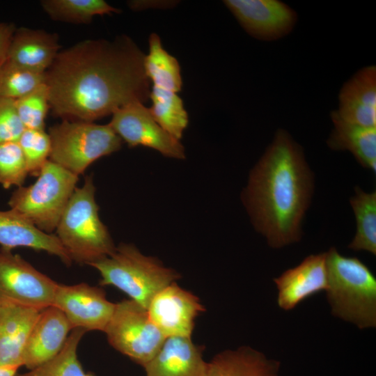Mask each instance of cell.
Returning <instances> with one entry per match:
<instances>
[{
  "instance_id": "cell-1",
  "label": "cell",
  "mask_w": 376,
  "mask_h": 376,
  "mask_svg": "<svg viewBox=\"0 0 376 376\" xmlns=\"http://www.w3.org/2000/svg\"><path fill=\"white\" fill-rule=\"evenodd\" d=\"M145 54L128 36L86 40L59 52L46 71L50 109L70 121L92 122L148 101Z\"/></svg>"
},
{
  "instance_id": "cell-2",
  "label": "cell",
  "mask_w": 376,
  "mask_h": 376,
  "mask_svg": "<svg viewBox=\"0 0 376 376\" xmlns=\"http://www.w3.org/2000/svg\"><path fill=\"white\" fill-rule=\"evenodd\" d=\"M313 182L302 148L286 130L279 129L251 171L244 193L252 223L270 246L300 240Z\"/></svg>"
},
{
  "instance_id": "cell-3",
  "label": "cell",
  "mask_w": 376,
  "mask_h": 376,
  "mask_svg": "<svg viewBox=\"0 0 376 376\" xmlns=\"http://www.w3.org/2000/svg\"><path fill=\"white\" fill-rule=\"evenodd\" d=\"M91 176L76 187L61 215L55 235L72 261L90 265L110 256L116 246L99 216Z\"/></svg>"
},
{
  "instance_id": "cell-4",
  "label": "cell",
  "mask_w": 376,
  "mask_h": 376,
  "mask_svg": "<svg viewBox=\"0 0 376 376\" xmlns=\"http://www.w3.org/2000/svg\"><path fill=\"white\" fill-rule=\"evenodd\" d=\"M327 253V297L332 314L359 329L376 326V279L356 257L340 254L335 247Z\"/></svg>"
},
{
  "instance_id": "cell-5",
  "label": "cell",
  "mask_w": 376,
  "mask_h": 376,
  "mask_svg": "<svg viewBox=\"0 0 376 376\" xmlns=\"http://www.w3.org/2000/svg\"><path fill=\"white\" fill-rule=\"evenodd\" d=\"M90 266L99 272L101 285L117 288L146 309L157 293L180 277L156 258L145 256L134 245L126 243Z\"/></svg>"
},
{
  "instance_id": "cell-6",
  "label": "cell",
  "mask_w": 376,
  "mask_h": 376,
  "mask_svg": "<svg viewBox=\"0 0 376 376\" xmlns=\"http://www.w3.org/2000/svg\"><path fill=\"white\" fill-rule=\"evenodd\" d=\"M78 180L79 176L48 160L34 183L13 191L8 205L39 230L53 233Z\"/></svg>"
},
{
  "instance_id": "cell-7",
  "label": "cell",
  "mask_w": 376,
  "mask_h": 376,
  "mask_svg": "<svg viewBox=\"0 0 376 376\" xmlns=\"http://www.w3.org/2000/svg\"><path fill=\"white\" fill-rule=\"evenodd\" d=\"M49 160L79 176L100 158L120 149L123 141L109 124L62 120L49 129Z\"/></svg>"
},
{
  "instance_id": "cell-8",
  "label": "cell",
  "mask_w": 376,
  "mask_h": 376,
  "mask_svg": "<svg viewBox=\"0 0 376 376\" xmlns=\"http://www.w3.org/2000/svg\"><path fill=\"white\" fill-rule=\"evenodd\" d=\"M104 332L111 346L143 367L156 355L166 338L148 310L132 299L116 303Z\"/></svg>"
},
{
  "instance_id": "cell-9",
  "label": "cell",
  "mask_w": 376,
  "mask_h": 376,
  "mask_svg": "<svg viewBox=\"0 0 376 376\" xmlns=\"http://www.w3.org/2000/svg\"><path fill=\"white\" fill-rule=\"evenodd\" d=\"M57 282L11 251L0 250V301L42 310L52 306Z\"/></svg>"
},
{
  "instance_id": "cell-10",
  "label": "cell",
  "mask_w": 376,
  "mask_h": 376,
  "mask_svg": "<svg viewBox=\"0 0 376 376\" xmlns=\"http://www.w3.org/2000/svg\"><path fill=\"white\" fill-rule=\"evenodd\" d=\"M111 116L108 124L129 147L142 146L154 149L165 157L185 159V149L180 141L155 121L143 103H130L115 111Z\"/></svg>"
},
{
  "instance_id": "cell-11",
  "label": "cell",
  "mask_w": 376,
  "mask_h": 376,
  "mask_svg": "<svg viewBox=\"0 0 376 376\" xmlns=\"http://www.w3.org/2000/svg\"><path fill=\"white\" fill-rule=\"evenodd\" d=\"M52 306L61 310L71 327L104 331L115 310L104 290L86 283H58Z\"/></svg>"
},
{
  "instance_id": "cell-12",
  "label": "cell",
  "mask_w": 376,
  "mask_h": 376,
  "mask_svg": "<svg viewBox=\"0 0 376 376\" xmlns=\"http://www.w3.org/2000/svg\"><path fill=\"white\" fill-rule=\"evenodd\" d=\"M224 5L251 36L264 41L288 35L297 20L296 12L279 0H225Z\"/></svg>"
},
{
  "instance_id": "cell-13",
  "label": "cell",
  "mask_w": 376,
  "mask_h": 376,
  "mask_svg": "<svg viewBox=\"0 0 376 376\" xmlns=\"http://www.w3.org/2000/svg\"><path fill=\"white\" fill-rule=\"evenodd\" d=\"M164 336H191L195 320L205 311L200 299L173 282L152 298L147 308Z\"/></svg>"
},
{
  "instance_id": "cell-14",
  "label": "cell",
  "mask_w": 376,
  "mask_h": 376,
  "mask_svg": "<svg viewBox=\"0 0 376 376\" xmlns=\"http://www.w3.org/2000/svg\"><path fill=\"white\" fill-rule=\"evenodd\" d=\"M72 330L64 313L54 306L42 309L25 345L22 366L35 368L56 356Z\"/></svg>"
},
{
  "instance_id": "cell-15",
  "label": "cell",
  "mask_w": 376,
  "mask_h": 376,
  "mask_svg": "<svg viewBox=\"0 0 376 376\" xmlns=\"http://www.w3.org/2000/svg\"><path fill=\"white\" fill-rule=\"evenodd\" d=\"M278 288L277 302L283 310H291L306 298L327 290V253L310 255L294 268L274 279Z\"/></svg>"
},
{
  "instance_id": "cell-16",
  "label": "cell",
  "mask_w": 376,
  "mask_h": 376,
  "mask_svg": "<svg viewBox=\"0 0 376 376\" xmlns=\"http://www.w3.org/2000/svg\"><path fill=\"white\" fill-rule=\"evenodd\" d=\"M343 120L376 127V67L366 66L343 85L335 110Z\"/></svg>"
},
{
  "instance_id": "cell-17",
  "label": "cell",
  "mask_w": 376,
  "mask_h": 376,
  "mask_svg": "<svg viewBox=\"0 0 376 376\" xmlns=\"http://www.w3.org/2000/svg\"><path fill=\"white\" fill-rule=\"evenodd\" d=\"M204 347L190 336L166 337L156 355L143 367L146 376H205Z\"/></svg>"
},
{
  "instance_id": "cell-18",
  "label": "cell",
  "mask_w": 376,
  "mask_h": 376,
  "mask_svg": "<svg viewBox=\"0 0 376 376\" xmlns=\"http://www.w3.org/2000/svg\"><path fill=\"white\" fill-rule=\"evenodd\" d=\"M41 311L0 301V367L22 366L25 345Z\"/></svg>"
},
{
  "instance_id": "cell-19",
  "label": "cell",
  "mask_w": 376,
  "mask_h": 376,
  "mask_svg": "<svg viewBox=\"0 0 376 376\" xmlns=\"http://www.w3.org/2000/svg\"><path fill=\"white\" fill-rule=\"evenodd\" d=\"M0 245L11 251L23 246L58 257L65 265L72 261L55 233H46L15 210H0Z\"/></svg>"
},
{
  "instance_id": "cell-20",
  "label": "cell",
  "mask_w": 376,
  "mask_h": 376,
  "mask_svg": "<svg viewBox=\"0 0 376 376\" xmlns=\"http://www.w3.org/2000/svg\"><path fill=\"white\" fill-rule=\"evenodd\" d=\"M58 36L42 30L15 29L7 52V61L19 67L46 72L59 52Z\"/></svg>"
},
{
  "instance_id": "cell-21",
  "label": "cell",
  "mask_w": 376,
  "mask_h": 376,
  "mask_svg": "<svg viewBox=\"0 0 376 376\" xmlns=\"http://www.w3.org/2000/svg\"><path fill=\"white\" fill-rule=\"evenodd\" d=\"M280 362L242 346L224 350L207 362L205 376H279Z\"/></svg>"
},
{
  "instance_id": "cell-22",
  "label": "cell",
  "mask_w": 376,
  "mask_h": 376,
  "mask_svg": "<svg viewBox=\"0 0 376 376\" xmlns=\"http://www.w3.org/2000/svg\"><path fill=\"white\" fill-rule=\"evenodd\" d=\"M334 128L327 141L334 150H348L364 168L376 171V127L346 122L335 110L331 112Z\"/></svg>"
},
{
  "instance_id": "cell-23",
  "label": "cell",
  "mask_w": 376,
  "mask_h": 376,
  "mask_svg": "<svg viewBox=\"0 0 376 376\" xmlns=\"http://www.w3.org/2000/svg\"><path fill=\"white\" fill-rule=\"evenodd\" d=\"M148 54H145L143 66L146 75L152 86L178 93L182 86L178 61L166 51L155 33L148 39Z\"/></svg>"
},
{
  "instance_id": "cell-24",
  "label": "cell",
  "mask_w": 376,
  "mask_h": 376,
  "mask_svg": "<svg viewBox=\"0 0 376 376\" xmlns=\"http://www.w3.org/2000/svg\"><path fill=\"white\" fill-rule=\"evenodd\" d=\"M149 111L155 121L171 136L180 141L189 123L184 103L177 93L155 86L150 89Z\"/></svg>"
},
{
  "instance_id": "cell-25",
  "label": "cell",
  "mask_w": 376,
  "mask_h": 376,
  "mask_svg": "<svg viewBox=\"0 0 376 376\" xmlns=\"http://www.w3.org/2000/svg\"><path fill=\"white\" fill-rule=\"evenodd\" d=\"M350 201L354 213L356 234L349 244L354 251H366L376 255V192H366L355 187Z\"/></svg>"
},
{
  "instance_id": "cell-26",
  "label": "cell",
  "mask_w": 376,
  "mask_h": 376,
  "mask_svg": "<svg viewBox=\"0 0 376 376\" xmlns=\"http://www.w3.org/2000/svg\"><path fill=\"white\" fill-rule=\"evenodd\" d=\"M40 4L52 19L74 24H87L96 15L120 13L104 0H43Z\"/></svg>"
},
{
  "instance_id": "cell-27",
  "label": "cell",
  "mask_w": 376,
  "mask_h": 376,
  "mask_svg": "<svg viewBox=\"0 0 376 376\" xmlns=\"http://www.w3.org/2000/svg\"><path fill=\"white\" fill-rule=\"evenodd\" d=\"M86 331L81 329L71 331L61 352L46 363L29 370L16 374L15 376H95L86 372L77 357V348Z\"/></svg>"
},
{
  "instance_id": "cell-28",
  "label": "cell",
  "mask_w": 376,
  "mask_h": 376,
  "mask_svg": "<svg viewBox=\"0 0 376 376\" xmlns=\"http://www.w3.org/2000/svg\"><path fill=\"white\" fill-rule=\"evenodd\" d=\"M46 72L16 65L7 60L0 68V97L19 99L45 84Z\"/></svg>"
},
{
  "instance_id": "cell-29",
  "label": "cell",
  "mask_w": 376,
  "mask_h": 376,
  "mask_svg": "<svg viewBox=\"0 0 376 376\" xmlns=\"http://www.w3.org/2000/svg\"><path fill=\"white\" fill-rule=\"evenodd\" d=\"M24 154L29 175L38 177L49 160L51 139L45 130L25 129L17 141Z\"/></svg>"
},
{
  "instance_id": "cell-30",
  "label": "cell",
  "mask_w": 376,
  "mask_h": 376,
  "mask_svg": "<svg viewBox=\"0 0 376 376\" xmlns=\"http://www.w3.org/2000/svg\"><path fill=\"white\" fill-rule=\"evenodd\" d=\"M28 175L26 160L17 141L0 143V185L5 189L19 187Z\"/></svg>"
},
{
  "instance_id": "cell-31",
  "label": "cell",
  "mask_w": 376,
  "mask_h": 376,
  "mask_svg": "<svg viewBox=\"0 0 376 376\" xmlns=\"http://www.w3.org/2000/svg\"><path fill=\"white\" fill-rule=\"evenodd\" d=\"M15 101L18 115L25 129L45 130L46 116L50 108L46 84Z\"/></svg>"
},
{
  "instance_id": "cell-32",
  "label": "cell",
  "mask_w": 376,
  "mask_h": 376,
  "mask_svg": "<svg viewBox=\"0 0 376 376\" xmlns=\"http://www.w3.org/2000/svg\"><path fill=\"white\" fill-rule=\"evenodd\" d=\"M24 130L15 100L0 97V143L17 141Z\"/></svg>"
},
{
  "instance_id": "cell-33",
  "label": "cell",
  "mask_w": 376,
  "mask_h": 376,
  "mask_svg": "<svg viewBox=\"0 0 376 376\" xmlns=\"http://www.w3.org/2000/svg\"><path fill=\"white\" fill-rule=\"evenodd\" d=\"M15 31V26L8 24L0 31V68L7 59L8 49Z\"/></svg>"
},
{
  "instance_id": "cell-34",
  "label": "cell",
  "mask_w": 376,
  "mask_h": 376,
  "mask_svg": "<svg viewBox=\"0 0 376 376\" xmlns=\"http://www.w3.org/2000/svg\"><path fill=\"white\" fill-rule=\"evenodd\" d=\"M19 368L0 367V376H15Z\"/></svg>"
},
{
  "instance_id": "cell-35",
  "label": "cell",
  "mask_w": 376,
  "mask_h": 376,
  "mask_svg": "<svg viewBox=\"0 0 376 376\" xmlns=\"http://www.w3.org/2000/svg\"><path fill=\"white\" fill-rule=\"evenodd\" d=\"M6 24H0V31L4 27Z\"/></svg>"
}]
</instances>
